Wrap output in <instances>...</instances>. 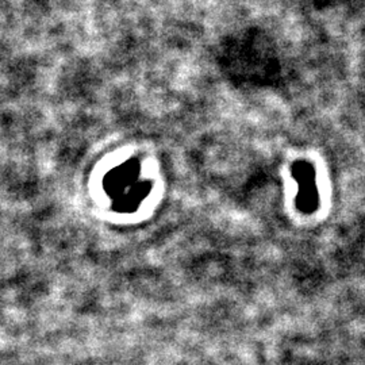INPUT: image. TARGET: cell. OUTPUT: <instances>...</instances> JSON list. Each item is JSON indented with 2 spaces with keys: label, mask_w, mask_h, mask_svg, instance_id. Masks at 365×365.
<instances>
[{
  "label": "cell",
  "mask_w": 365,
  "mask_h": 365,
  "mask_svg": "<svg viewBox=\"0 0 365 365\" xmlns=\"http://www.w3.org/2000/svg\"><path fill=\"white\" fill-rule=\"evenodd\" d=\"M292 176L298 184L297 206L302 212L312 214L318 209L319 192L317 188V176L313 164L306 160H300L292 165Z\"/></svg>",
  "instance_id": "obj_1"
}]
</instances>
